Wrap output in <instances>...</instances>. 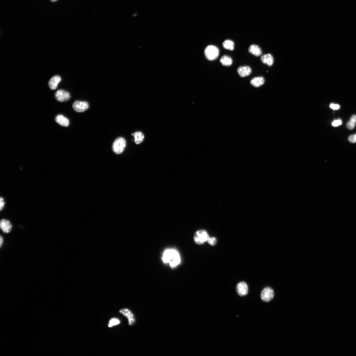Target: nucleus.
Listing matches in <instances>:
<instances>
[{
	"label": "nucleus",
	"mask_w": 356,
	"mask_h": 356,
	"mask_svg": "<svg viewBox=\"0 0 356 356\" xmlns=\"http://www.w3.org/2000/svg\"><path fill=\"white\" fill-rule=\"evenodd\" d=\"M163 263L169 264L172 268H175L180 264L181 258L180 254L175 249H167L164 252L162 257Z\"/></svg>",
	"instance_id": "obj_1"
},
{
	"label": "nucleus",
	"mask_w": 356,
	"mask_h": 356,
	"mask_svg": "<svg viewBox=\"0 0 356 356\" xmlns=\"http://www.w3.org/2000/svg\"><path fill=\"white\" fill-rule=\"evenodd\" d=\"M219 55V50L216 46L210 45L207 46L205 50V55L206 58L210 61L216 59Z\"/></svg>",
	"instance_id": "obj_2"
},
{
	"label": "nucleus",
	"mask_w": 356,
	"mask_h": 356,
	"mask_svg": "<svg viewBox=\"0 0 356 356\" xmlns=\"http://www.w3.org/2000/svg\"><path fill=\"white\" fill-rule=\"evenodd\" d=\"M126 143L125 139L123 137L117 139L114 142L112 145V150L116 154L122 153L126 146Z\"/></svg>",
	"instance_id": "obj_3"
},
{
	"label": "nucleus",
	"mask_w": 356,
	"mask_h": 356,
	"mask_svg": "<svg viewBox=\"0 0 356 356\" xmlns=\"http://www.w3.org/2000/svg\"><path fill=\"white\" fill-rule=\"evenodd\" d=\"M209 237V234L205 230H200L197 231L194 234V240L196 244L201 245L206 242Z\"/></svg>",
	"instance_id": "obj_4"
},
{
	"label": "nucleus",
	"mask_w": 356,
	"mask_h": 356,
	"mask_svg": "<svg viewBox=\"0 0 356 356\" xmlns=\"http://www.w3.org/2000/svg\"><path fill=\"white\" fill-rule=\"evenodd\" d=\"M274 296L273 290L271 288L269 287L264 288L261 294V299L265 302L271 301L273 298Z\"/></svg>",
	"instance_id": "obj_5"
},
{
	"label": "nucleus",
	"mask_w": 356,
	"mask_h": 356,
	"mask_svg": "<svg viewBox=\"0 0 356 356\" xmlns=\"http://www.w3.org/2000/svg\"><path fill=\"white\" fill-rule=\"evenodd\" d=\"M55 96L58 101L61 102L68 101L71 97L69 92L63 90L57 91L55 93Z\"/></svg>",
	"instance_id": "obj_6"
},
{
	"label": "nucleus",
	"mask_w": 356,
	"mask_h": 356,
	"mask_svg": "<svg viewBox=\"0 0 356 356\" xmlns=\"http://www.w3.org/2000/svg\"><path fill=\"white\" fill-rule=\"evenodd\" d=\"M73 107L77 112H83L88 109L89 104L87 102L77 101L73 103Z\"/></svg>",
	"instance_id": "obj_7"
},
{
	"label": "nucleus",
	"mask_w": 356,
	"mask_h": 356,
	"mask_svg": "<svg viewBox=\"0 0 356 356\" xmlns=\"http://www.w3.org/2000/svg\"><path fill=\"white\" fill-rule=\"evenodd\" d=\"M236 290L238 294L241 297L246 295L248 292L247 284L244 282H241L237 285Z\"/></svg>",
	"instance_id": "obj_8"
},
{
	"label": "nucleus",
	"mask_w": 356,
	"mask_h": 356,
	"mask_svg": "<svg viewBox=\"0 0 356 356\" xmlns=\"http://www.w3.org/2000/svg\"><path fill=\"white\" fill-rule=\"evenodd\" d=\"M120 312L123 314L128 319L129 326H132L135 324L136 320L135 316L129 309H122L120 311Z\"/></svg>",
	"instance_id": "obj_9"
},
{
	"label": "nucleus",
	"mask_w": 356,
	"mask_h": 356,
	"mask_svg": "<svg viewBox=\"0 0 356 356\" xmlns=\"http://www.w3.org/2000/svg\"><path fill=\"white\" fill-rule=\"evenodd\" d=\"M238 73L241 77H245L249 76L252 73V69L249 66H243L239 67L238 69Z\"/></svg>",
	"instance_id": "obj_10"
},
{
	"label": "nucleus",
	"mask_w": 356,
	"mask_h": 356,
	"mask_svg": "<svg viewBox=\"0 0 356 356\" xmlns=\"http://www.w3.org/2000/svg\"><path fill=\"white\" fill-rule=\"evenodd\" d=\"M0 227L3 231L5 233H9L12 228V225L10 222L5 219H2L1 221Z\"/></svg>",
	"instance_id": "obj_11"
},
{
	"label": "nucleus",
	"mask_w": 356,
	"mask_h": 356,
	"mask_svg": "<svg viewBox=\"0 0 356 356\" xmlns=\"http://www.w3.org/2000/svg\"><path fill=\"white\" fill-rule=\"evenodd\" d=\"M61 78L58 75L52 77L49 82L50 88L52 90H56L59 83L61 82Z\"/></svg>",
	"instance_id": "obj_12"
},
{
	"label": "nucleus",
	"mask_w": 356,
	"mask_h": 356,
	"mask_svg": "<svg viewBox=\"0 0 356 356\" xmlns=\"http://www.w3.org/2000/svg\"><path fill=\"white\" fill-rule=\"evenodd\" d=\"M248 51L252 55L256 57L260 56L262 53V51L260 47L255 44L252 45L249 47Z\"/></svg>",
	"instance_id": "obj_13"
},
{
	"label": "nucleus",
	"mask_w": 356,
	"mask_h": 356,
	"mask_svg": "<svg viewBox=\"0 0 356 356\" xmlns=\"http://www.w3.org/2000/svg\"><path fill=\"white\" fill-rule=\"evenodd\" d=\"M56 122L62 126L68 127L69 125V119L64 116L59 115L55 118Z\"/></svg>",
	"instance_id": "obj_14"
},
{
	"label": "nucleus",
	"mask_w": 356,
	"mask_h": 356,
	"mask_svg": "<svg viewBox=\"0 0 356 356\" xmlns=\"http://www.w3.org/2000/svg\"><path fill=\"white\" fill-rule=\"evenodd\" d=\"M261 61L263 63L271 66L274 63V59L272 56L271 54L268 53L263 55L261 58Z\"/></svg>",
	"instance_id": "obj_15"
},
{
	"label": "nucleus",
	"mask_w": 356,
	"mask_h": 356,
	"mask_svg": "<svg viewBox=\"0 0 356 356\" xmlns=\"http://www.w3.org/2000/svg\"><path fill=\"white\" fill-rule=\"evenodd\" d=\"M265 82V79L264 77H259L252 79L251 80L250 84L253 86L256 87V88H258V87L263 85Z\"/></svg>",
	"instance_id": "obj_16"
},
{
	"label": "nucleus",
	"mask_w": 356,
	"mask_h": 356,
	"mask_svg": "<svg viewBox=\"0 0 356 356\" xmlns=\"http://www.w3.org/2000/svg\"><path fill=\"white\" fill-rule=\"evenodd\" d=\"M220 62L223 66H229L233 63V60L231 57L227 56H224L221 58Z\"/></svg>",
	"instance_id": "obj_17"
},
{
	"label": "nucleus",
	"mask_w": 356,
	"mask_h": 356,
	"mask_svg": "<svg viewBox=\"0 0 356 356\" xmlns=\"http://www.w3.org/2000/svg\"><path fill=\"white\" fill-rule=\"evenodd\" d=\"M132 135L134 136L135 142L136 144H139L143 141L144 136L142 132H137L133 134Z\"/></svg>",
	"instance_id": "obj_18"
},
{
	"label": "nucleus",
	"mask_w": 356,
	"mask_h": 356,
	"mask_svg": "<svg viewBox=\"0 0 356 356\" xmlns=\"http://www.w3.org/2000/svg\"><path fill=\"white\" fill-rule=\"evenodd\" d=\"M356 126V115L352 116L350 120L347 122L346 127L348 130L353 129Z\"/></svg>",
	"instance_id": "obj_19"
},
{
	"label": "nucleus",
	"mask_w": 356,
	"mask_h": 356,
	"mask_svg": "<svg viewBox=\"0 0 356 356\" xmlns=\"http://www.w3.org/2000/svg\"><path fill=\"white\" fill-rule=\"evenodd\" d=\"M223 47L226 49L233 51L234 48V42L230 40H225L223 43Z\"/></svg>",
	"instance_id": "obj_20"
},
{
	"label": "nucleus",
	"mask_w": 356,
	"mask_h": 356,
	"mask_svg": "<svg viewBox=\"0 0 356 356\" xmlns=\"http://www.w3.org/2000/svg\"><path fill=\"white\" fill-rule=\"evenodd\" d=\"M207 242L210 245L213 246L216 244L217 239L215 237H209L207 240Z\"/></svg>",
	"instance_id": "obj_21"
},
{
	"label": "nucleus",
	"mask_w": 356,
	"mask_h": 356,
	"mask_svg": "<svg viewBox=\"0 0 356 356\" xmlns=\"http://www.w3.org/2000/svg\"><path fill=\"white\" fill-rule=\"evenodd\" d=\"M120 322V321L118 319L113 318L110 320L108 326L109 327H111L114 326L119 324Z\"/></svg>",
	"instance_id": "obj_22"
},
{
	"label": "nucleus",
	"mask_w": 356,
	"mask_h": 356,
	"mask_svg": "<svg viewBox=\"0 0 356 356\" xmlns=\"http://www.w3.org/2000/svg\"><path fill=\"white\" fill-rule=\"evenodd\" d=\"M348 140L350 143H356V134L352 135L349 136L348 138Z\"/></svg>",
	"instance_id": "obj_23"
},
{
	"label": "nucleus",
	"mask_w": 356,
	"mask_h": 356,
	"mask_svg": "<svg viewBox=\"0 0 356 356\" xmlns=\"http://www.w3.org/2000/svg\"><path fill=\"white\" fill-rule=\"evenodd\" d=\"M342 124V122L341 120L338 119L335 120L332 122V125L333 127H337Z\"/></svg>",
	"instance_id": "obj_24"
},
{
	"label": "nucleus",
	"mask_w": 356,
	"mask_h": 356,
	"mask_svg": "<svg viewBox=\"0 0 356 356\" xmlns=\"http://www.w3.org/2000/svg\"><path fill=\"white\" fill-rule=\"evenodd\" d=\"M5 205V201L4 198L1 197L0 199V210L1 211L3 209Z\"/></svg>",
	"instance_id": "obj_25"
},
{
	"label": "nucleus",
	"mask_w": 356,
	"mask_h": 356,
	"mask_svg": "<svg viewBox=\"0 0 356 356\" xmlns=\"http://www.w3.org/2000/svg\"><path fill=\"white\" fill-rule=\"evenodd\" d=\"M331 108L334 110H337L340 108V106L338 104H331L330 105Z\"/></svg>",
	"instance_id": "obj_26"
},
{
	"label": "nucleus",
	"mask_w": 356,
	"mask_h": 356,
	"mask_svg": "<svg viewBox=\"0 0 356 356\" xmlns=\"http://www.w3.org/2000/svg\"><path fill=\"white\" fill-rule=\"evenodd\" d=\"M3 243V237H2V236H1V237H0V246H1V247L2 246Z\"/></svg>",
	"instance_id": "obj_27"
},
{
	"label": "nucleus",
	"mask_w": 356,
	"mask_h": 356,
	"mask_svg": "<svg viewBox=\"0 0 356 356\" xmlns=\"http://www.w3.org/2000/svg\"><path fill=\"white\" fill-rule=\"evenodd\" d=\"M50 1L52 2H55L58 1V0H50Z\"/></svg>",
	"instance_id": "obj_28"
}]
</instances>
